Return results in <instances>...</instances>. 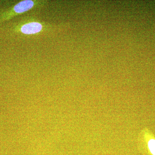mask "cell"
Returning <instances> with one entry per match:
<instances>
[{
  "instance_id": "obj_1",
  "label": "cell",
  "mask_w": 155,
  "mask_h": 155,
  "mask_svg": "<svg viewBox=\"0 0 155 155\" xmlns=\"http://www.w3.org/2000/svg\"><path fill=\"white\" fill-rule=\"evenodd\" d=\"M42 26L40 23L37 22H32L27 23L21 27L22 33L25 34H34L38 33L41 30Z\"/></svg>"
},
{
  "instance_id": "obj_2",
  "label": "cell",
  "mask_w": 155,
  "mask_h": 155,
  "mask_svg": "<svg viewBox=\"0 0 155 155\" xmlns=\"http://www.w3.org/2000/svg\"><path fill=\"white\" fill-rule=\"evenodd\" d=\"M34 3L30 0L22 1L14 7V11L16 13L20 14L30 10L33 7Z\"/></svg>"
},
{
  "instance_id": "obj_3",
  "label": "cell",
  "mask_w": 155,
  "mask_h": 155,
  "mask_svg": "<svg viewBox=\"0 0 155 155\" xmlns=\"http://www.w3.org/2000/svg\"><path fill=\"white\" fill-rule=\"evenodd\" d=\"M147 145L150 153L152 155H155V139L150 137L147 140Z\"/></svg>"
}]
</instances>
